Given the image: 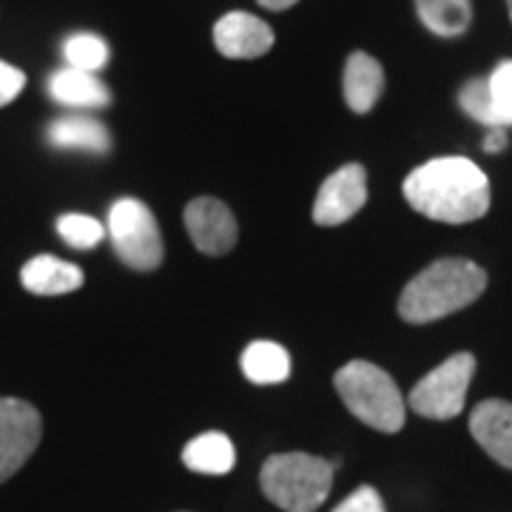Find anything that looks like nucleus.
<instances>
[{
	"label": "nucleus",
	"mask_w": 512,
	"mask_h": 512,
	"mask_svg": "<svg viewBox=\"0 0 512 512\" xmlns=\"http://www.w3.org/2000/svg\"><path fill=\"white\" fill-rule=\"evenodd\" d=\"M404 200L427 220L464 225L490 211V180L467 157H436L407 174Z\"/></svg>",
	"instance_id": "obj_1"
},
{
	"label": "nucleus",
	"mask_w": 512,
	"mask_h": 512,
	"mask_svg": "<svg viewBox=\"0 0 512 512\" xmlns=\"http://www.w3.org/2000/svg\"><path fill=\"white\" fill-rule=\"evenodd\" d=\"M487 288L484 268L470 259H439L416 274L399 296V316L410 325H427L473 305Z\"/></svg>",
	"instance_id": "obj_2"
},
{
	"label": "nucleus",
	"mask_w": 512,
	"mask_h": 512,
	"mask_svg": "<svg viewBox=\"0 0 512 512\" xmlns=\"http://www.w3.org/2000/svg\"><path fill=\"white\" fill-rule=\"evenodd\" d=\"M336 393L359 421L379 433H399L404 427L402 390L393 382V376L365 359H353L336 373Z\"/></svg>",
	"instance_id": "obj_3"
},
{
	"label": "nucleus",
	"mask_w": 512,
	"mask_h": 512,
	"mask_svg": "<svg viewBox=\"0 0 512 512\" xmlns=\"http://www.w3.org/2000/svg\"><path fill=\"white\" fill-rule=\"evenodd\" d=\"M333 467L325 458L308 453H279L262 464L259 487L285 512H316L328 501Z\"/></svg>",
	"instance_id": "obj_4"
},
{
	"label": "nucleus",
	"mask_w": 512,
	"mask_h": 512,
	"mask_svg": "<svg viewBox=\"0 0 512 512\" xmlns=\"http://www.w3.org/2000/svg\"><path fill=\"white\" fill-rule=\"evenodd\" d=\"M106 234L117 256L134 271H154L163 262V234L154 214L140 200H117L111 205Z\"/></svg>",
	"instance_id": "obj_5"
},
{
	"label": "nucleus",
	"mask_w": 512,
	"mask_h": 512,
	"mask_svg": "<svg viewBox=\"0 0 512 512\" xmlns=\"http://www.w3.org/2000/svg\"><path fill=\"white\" fill-rule=\"evenodd\" d=\"M473 376H476V356L456 353L447 362H441L436 370H430L410 390V407L424 419H456L464 410Z\"/></svg>",
	"instance_id": "obj_6"
},
{
	"label": "nucleus",
	"mask_w": 512,
	"mask_h": 512,
	"mask_svg": "<svg viewBox=\"0 0 512 512\" xmlns=\"http://www.w3.org/2000/svg\"><path fill=\"white\" fill-rule=\"evenodd\" d=\"M40 433L43 421L37 407L20 399H0V484L32 458Z\"/></svg>",
	"instance_id": "obj_7"
},
{
	"label": "nucleus",
	"mask_w": 512,
	"mask_h": 512,
	"mask_svg": "<svg viewBox=\"0 0 512 512\" xmlns=\"http://www.w3.org/2000/svg\"><path fill=\"white\" fill-rule=\"evenodd\" d=\"M367 202V174L362 165H342L322 183L313 202V222L333 228L348 222Z\"/></svg>",
	"instance_id": "obj_8"
},
{
	"label": "nucleus",
	"mask_w": 512,
	"mask_h": 512,
	"mask_svg": "<svg viewBox=\"0 0 512 512\" xmlns=\"http://www.w3.org/2000/svg\"><path fill=\"white\" fill-rule=\"evenodd\" d=\"M185 228L191 242L208 256H225L239 237V225L231 208L214 197H200L185 205Z\"/></svg>",
	"instance_id": "obj_9"
},
{
	"label": "nucleus",
	"mask_w": 512,
	"mask_h": 512,
	"mask_svg": "<svg viewBox=\"0 0 512 512\" xmlns=\"http://www.w3.org/2000/svg\"><path fill=\"white\" fill-rule=\"evenodd\" d=\"M214 46L231 60L262 57L274 46V29L251 12H228L214 26Z\"/></svg>",
	"instance_id": "obj_10"
},
{
	"label": "nucleus",
	"mask_w": 512,
	"mask_h": 512,
	"mask_svg": "<svg viewBox=\"0 0 512 512\" xmlns=\"http://www.w3.org/2000/svg\"><path fill=\"white\" fill-rule=\"evenodd\" d=\"M470 433L484 453L512 470V404L504 399L481 402L470 413Z\"/></svg>",
	"instance_id": "obj_11"
},
{
	"label": "nucleus",
	"mask_w": 512,
	"mask_h": 512,
	"mask_svg": "<svg viewBox=\"0 0 512 512\" xmlns=\"http://www.w3.org/2000/svg\"><path fill=\"white\" fill-rule=\"evenodd\" d=\"M20 282L26 291L37 293V296H63V293H72L83 285V271L66 259L40 254L23 265Z\"/></svg>",
	"instance_id": "obj_12"
},
{
	"label": "nucleus",
	"mask_w": 512,
	"mask_h": 512,
	"mask_svg": "<svg viewBox=\"0 0 512 512\" xmlns=\"http://www.w3.org/2000/svg\"><path fill=\"white\" fill-rule=\"evenodd\" d=\"M49 94L66 109H106L111 103L109 86L97 80L92 72L80 69H60L49 77Z\"/></svg>",
	"instance_id": "obj_13"
},
{
	"label": "nucleus",
	"mask_w": 512,
	"mask_h": 512,
	"mask_svg": "<svg viewBox=\"0 0 512 512\" xmlns=\"http://www.w3.org/2000/svg\"><path fill=\"white\" fill-rule=\"evenodd\" d=\"M384 92L382 63L365 52H353L345 66V103L356 114H367Z\"/></svg>",
	"instance_id": "obj_14"
},
{
	"label": "nucleus",
	"mask_w": 512,
	"mask_h": 512,
	"mask_svg": "<svg viewBox=\"0 0 512 512\" xmlns=\"http://www.w3.org/2000/svg\"><path fill=\"white\" fill-rule=\"evenodd\" d=\"M49 143L57 148H77L89 154H106L111 148V134L103 123L86 114H66L49 126Z\"/></svg>",
	"instance_id": "obj_15"
},
{
	"label": "nucleus",
	"mask_w": 512,
	"mask_h": 512,
	"mask_svg": "<svg viewBox=\"0 0 512 512\" xmlns=\"http://www.w3.org/2000/svg\"><path fill=\"white\" fill-rule=\"evenodd\" d=\"M234 441L225 433H202L194 441H188L183 450V464L202 476H225L234 470Z\"/></svg>",
	"instance_id": "obj_16"
},
{
	"label": "nucleus",
	"mask_w": 512,
	"mask_h": 512,
	"mask_svg": "<svg viewBox=\"0 0 512 512\" xmlns=\"http://www.w3.org/2000/svg\"><path fill=\"white\" fill-rule=\"evenodd\" d=\"M239 362L245 379L254 384H279L291 376V353L268 339L251 342Z\"/></svg>",
	"instance_id": "obj_17"
},
{
	"label": "nucleus",
	"mask_w": 512,
	"mask_h": 512,
	"mask_svg": "<svg viewBox=\"0 0 512 512\" xmlns=\"http://www.w3.org/2000/svg\"><path fill=\"white\" fill-rule=\"evenodd\" d=\"M421 23L439 37L464 35L473 23L470 0H416Z\"/></svg>",
	"instance_id": "obj_18"
},
{
	"label": "nucleus",
	"mask_w": 512,
	"mask_h": 512,
	"mask_svg": "<svg viewBox=\"0 0 512 512\" xmlns=\"http://www.w3.org/2000/svg\"><path fill=\"white\" fill-rule=\"evenodd\" d=\"M63 57L72 69L94 74L109 63V43L92 32H77L63 43Z\"/></svg>",
	"instance_id": "obj_19"
},
{
	"label": "nucleus",
	"mask_w": 512,
	"mask_h": 512,
	"mask_svg": "<svg viewBox=\"0 0 512 512\" xmlns=\"http://www.w3.org/2000/svg\"><path fill=\"white\" fill-rule=\"evenodd\" d=\"M57 234L72 248L92 251L94 245H100L103 237H106V225L89 217V214H63L57 220Z\"/></svg>",
	"instance_id": "obj_20"
},
{
	"label": "nucleus",
	"mask_w": 512,
	"mask_h": 512,
	"mask_svg": "<svg viewBox=\"0 0 512 512\" xmlns=\"http://www.w3.org/2000/svg\"><path fill=\"white\" fill-rule=\"evenodd\" d=\"M458 103L481 126L501 128L498 120H495L493 100H490V89H487V77H476V80L464 83V89L458 94Z\"/></svg>",
	"instance_id": "obj_21"
},
{
	"label": "nucleus",
	"mask_w": 512,
	"mask_h": 512,
	"mask_svg": "<svg viewBox=\"0 0 512 512\" xmlns=\"http://www.w3.org/2000/svg\"><path fill=\"white\" fill-rule=\"evenodd\" d=\"M487 89H490L498 126H512V60H504L495 66L493 74L487 77Z\"/></svg>",
	"instance_id": "obj_22"
},
{
	"label": "nucleus",
	"mask_w": 512,
	"mask_h": 512,
	"mask_svg": "<svg viewBox=\"0 0 512 512\" xmlns=\"http://www.w3.org/2000/svg\"><path fill=\"white\" fill-rule=\"evenodd\" d=\"M333 512H384L382 495L365 484V487L353 490V493H350Z\"/></svg>",
	"instance_id": "obj_23"
},
{
	"label": "nucleus",
	"mask_w": 512,
	"mask_h": 512,
	"mask_svg": "<svg viewBox=\"0 0 512 512\" xmlns=\"http://www.w3.org/2000/svg\"><path fill=\"white\" fill-rule=\"evenodd\" d=\"M23 86H26V74L0 60V109L9 106L23 92Z\"/></svg>",
	"instance_id": "obj_24"
},
{
	"label": "nucleus",
	"mask_w": 512,
	"mask_h": 512,
	"mask_svg": "<svg viewBox=\"0 0 512 512\" xmlns=\"http://www.w3.org/2000/svg\"><path fill=\"white\" fill-rule=\"evenodd\" d=\"M507 148V128H490L487 140H484V151L487 154H498Z\"/></svg>",
	"instance_id": "obj_25"
},
{
	"label": "nucleus",
	"mask_w": 512,
	"mask_h": 512,
	"mask_svg": "<svg viewBox=\"0 0 512 512\" xmlns=\"http://www.w3.org/2000/svg\"><path fill=\"white\" fill-rule=\"evenodd\" d=\"M293 3H299V0H259V6H262V9H271V12H282V9H291Z\"/></svg>",
	"instance_id": "obj_26"
},
{
	"label": "nucleus",
	"mask_w": 512,
	"mask_h": 512,
	"mask_svg": "<svg viewBox=\"0 0 512 512\" xmlns=\"http://www.w3.org/2000/svg\"><path fill=\"white\" fill-rule=\"evenodd\" d=\"M507 6H510V18H512V0H507Z\"/></svg>",
	"instance_id": "obj_27"
}]
</instances>
